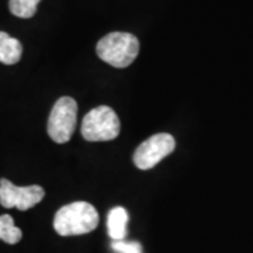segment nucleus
Segmentation results:
<instances>
[{"mask_svg":"<svg viewBox=\"0 0 253 253\" xmlns=\"http://www.w3.org/2000/svg\"><path fill=\"white\" fill-rule=\"evenodd\" d=\"M78 103L72 97L56 100L48 118V135L56 144H66L76 129Z\"/></svg>","mask_w":253,"mask_h":253,"instance_id":"nucleus-4","label":"nucleus"},{"mask_svg":"<svg viewBox=\"0 0 253 253\" xmlns=\"http://www.w3.org/2000/svg\"><path fill=\"white\" fill-rule=\"evenodd\" d=\"M111 248L117 253H142V245L135 241H113Z\"/></svg>","mask_w":253,"mask_h":253,"instance_id":"nucleus-11","label":"nucleus"},{"mask_svg":"<svg viewBox=\"0 0 253 253\" xmlns=\"http://www.w3.org/2000/svg\"><path fill=\"white\" fill-rule=\"evenodd\" d=\"M120 129V118L109 106L90 110L82 121V136L89 142L111 141L117 138Z\"/></svg>","mask_w":253,"mask_h":253,"instance_id":"nucleus-3","label":"nucleus"},{"mask_svg":"<svg viewBox=\"0 0 253 253\" xmlns=\"http://www.w3.org/2000/svg\"><path fill=\"white\" fill-rule=\"evenodd\" d=\"M99 225V212L86 201H75L56 211L54 229L61 236L84 235Z\"/></svg>","mask_w":253,"mask_h":253,"instance_id":"nucleus-1","label":"nucleus"},{"mask_svg":"<svg viewBox=\"0 0 253 253\" xmlns=\"http://www.w3.org/2000/svg\"><path fill=\"white\" fill-rule=\"evenodd\" d=\"M96 52L101 61L123 69L136 59L139 52V41L129 33H110L97 42Z\"/></svg>","mask_w":253,"mask_h":253,"instance_id":"nucleus-2","label":"nucleus"},{"mask_svg":"<svg viewBox=\"0 0 253 253\" xmlns=\"http://www.w3.org/2000/svg\"><path fill=\"white\" fill-rule=\"evenodd\" d=\"M45 197V190L41 186H16L7 179H0V204L4 208H17L27 211L40 204Z\"/></svg>","mask_w":253,"mask_h":253,"instance_id":"nucleus-6","label":"nucleus"},{"mask_svg":"<svg viewBox=\"0 0 253 253\" xmlns=\"http://www.w3.org/2000/svg\"><path fill=\"white\" fill-rule=\"evenodd\" d=\"M128 212L124 207H114L107 215V231L113 241H124L126 236Z\"/></svg>","mask_w":253,"mask_h":253,"instance_id":"nucleus-7","label":"nucleus"},{"mask_svg":"<svg viewBox=\"0 0 253 253\" xmlns=\"http://www.w3.org/2000/svg\"><path fill=\"white\" fill-rule=\"evenodd\" d=\"M23 232L16 226L14 219L9 214L0 215V239L9 245H16L21 241Z\"/></svg>","mask_w":253,"mask_h":253,"instance_id":"nucleus-9","label":"nucleus"},{"mask_svg":"<svg viewBox=\"0 0 253 253\" xmlns=\"http://www.w3.org/2000/svg\"><path fill=\"white\" fill-rule=\"evenodd\" d=\"M41 0H10L11 14L20 18H31L37 13V6Z\"/></svg>","mask_w":253,"mask_h":253,"instance_id":"nucleus-10","label":"nucleus"},{"mask_svg":"<svg viewBox=\"0 0 253 253\" xmlns=\"http://www.w3.org/2000/svg\"><path fill=\"white\" fill-rule=\"evenodd\" d=\"M23 45L17 38L10 37L7 33L0 31V62L14 65L21 59Z\"/></svg>","mask_w":253,"mask_h":253,"instance_id":"nucleus-8","label":"nucleus"},{"mask_svg":"<svg viewBox=\"0 0 253 253\" xmlns=\"http://www.w3.org/2000/svg\"><path fill=\"white\" fill-rule=\"evenodd\" d=\"M174 148L176 141L170 134H155L136 148L132 158L134 165L141 170H149L172 154Z\"/></svg>","mask_w":253,"mask_h":253,"instance_id":"nucleus-5","label":"nucleus"}]
</instances>
